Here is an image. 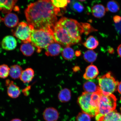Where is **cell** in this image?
Here are the masks:
<instances>
[{"instance_id": "obj_1", "label": "cell", "mask_w": 121, "mask_h": 121, "mask_svg": "<svg viewBox=\"0 0 121 121\" xmlns=\"http://www.w3.org/2000/svg\"><path fill=\"white\" fill-rule=\"evenodd\" d=\"M28 24L34 29H52L56 23L60 9L54 7L51 0H39L30 4L25 10Z\"/></svg>"}, {"instance_id": "obj_2", "label": "cell", "mask_w": 121, "mask_h": 121, "mask_svg": "<svg viewBox=\"0 0 121 121\" xmlns=\"http://www.w3.org/2000/svg\"><path fill=\"white\" fill-rule=\"evenodd\" d=\"M31 39L32 44L37 48L38 53L41 52L42 49L46 48L55 42L52 29H34L32 31Z\"/></svg>"}, {"instance_id": "obj_3", "label": "cell", "mask_w": 121, "mask_h": 121, "mask_svg": "<svg viewBox=\"0 0 121 121\" xmlns=\"http://www.w3.org/2000/svg\"><path fill=\"white\" fill-rule=\"evenodd\" d=\"M117 99L113 94L108 96L102 95L98 105V112L95 116L96 121H103L106 115L115 110Z\"/></svg>"}, {"instance_id": "obj_4", "label": "cell", "mask_w": 121, "mask_h": 121, "mask_svg": "<svg viewBox=\"0 0 121 121\" xmlns=\"http://www.w3.org/2000/svg\"><path fill=\"white\" fill-rule=\"evenodd\" d=\"M57 22L67 30L77 43L81 41V35L84 33L81 23H79L75 20L66 17L61 18Z\"/></svg>"}, {"instance_id": "obj_5", "label": "cell", "mask_w": 121, "mask_h": 121, "mask_svg": "<svg viewBox=\"0 0 121 121\" xmlns=\"http://www.w3.org/2000/svg\"><path fill=\"white\" fill-rule=\"evenodd\" d=\"M98 86L102 95L108 96L112 94L117 90L119 82L116 81L110 72L98 77Z\"/></svg>"}, {"instance_id": "obj_6", "label": "cell", "mask_w": 121, "mask_h": 121, "mask_svg": "<svg viewBox=\"0 0 121 121\" xmlns=\"http://www.w3.org/2000/svg\"><path fill=\"white\" fill-rule=\"evenodd\" d=\"M92 93L83 92L78 97V102L83 112L91 117H94L97 113L98 105L91 99Z\"/></svg>"}, {"instance_id": "obj_7", "label": "cell", "mask_w": 121, "mask_h": 121, "mask_svg": "<svg viewBox=\"0 0 121 121\" xmlns=\"http://www.w3.org/2000/svg\"><path fill=\"white\" fill-rule=\"evenodd\" d=\"M54 40L56 43L66 47L77 43L65 29L57 22L53 29Z\"/></svg>"}, {"instance_id": "obj_8", "label": "cell", "mask_w": 121, "mask_h": 121, "mask_svg": "<svg viewBox=\"0 0 121 121\" xmlns=\"http://www.w3.org/2000/svg\"><path fill=\"white\" fill-rule=\"evenodd\" d=\"M34 29L32 26L22 22L18 25L16 30L13 32V35L24 43H30L32 31Z\"/></svg>"}, {"instance_id": "obj_9", "label": "cell", "mask_w": 121, "mask_h": 121, "mask_svg": "<svg viewBox=\"0 0 121 121\" xmlns=\"http://www.w3.org/2000/svg\"><path fill=\"white\" fill-rule=\"evenodd\" d=\"M5 85L7 87V95L9 97L13 99L19 97L21 94L20 89L13 81L9 79L6 80Z\"/></svg>"}, {"instance_id": "obj_10", "label": "cell", "mask_w": 121, "mask_h": 121, "mask_svg": "<svg viewBox=\"0 0 121 121\" xmlns=\"http://www.w3.org/2000/svg\"><path fill=\"white\" fill-rule=\"evenodd\" d=\"M17 45L16 39L13 36H6L3 39L1 46L3 49L7 51H11L15 49Z\"/></svg>"}, {"instance_id": "obj_11", "label": "cell", "mask_w": 121, "mask_h": 121, "mask_svg": "<svg viewBox=\"0 0 121 121\" xmlns=\"http://www.w3.org/2000/svg\"><path fill=\"white\" fill-rule=\"evenodd\" d=\"M45 49V54L48 56H57L63 50L61 45L55 42L51 44Z\"/></svg>"}, {"instance_id": "obj_12", "label": "cell", "mask_w": 121, "mask_h": 121, "mask_svg": "<svg viewBox=\"0 0 121 121\" xmlns=\"http://www.w3.org/2000/svg\"><path fill=\"white\" fill-rule=\"evenodd\" d=\"M44 119L46 121H56L59 117L57 110L53 107L47 108L43 113Z\"/></svg>"}, {"instance_id": "obj_13", "label": "cell", "mask_w": 121, "mask_h": 121, "mask_svg": "<svg viewBox=\"0 0 121 121\" xmlns=\"http://www.w3.org/2000/svg\"><path fill=\"white\" fill-rule=\"evenodd\" d=\"M4 24L7 26L13 28L17 25L19 22V19L16 14L13 13H9L2 19Z\"/></svg>"}, {"instance_id": "obj_14", "label": "cell", "mask_w": 121, "mask_h": 121, "mask_svg": "<svg viewBox=\"0 0 121 121\" xmlns=\"http://www.w3.org/2000/svg\"><path fill=\"white\" fill-rule=\"evenodd\" d=\"M99 74L97 67L93 65H91L86 68L83 78L86 80H89L95 79Z\"/></svg>"}, {"instance_id": "obj_15", "label": "cell", "mask_w": 121, "mask_h": 121, "mask_svg": "<svg viewBox=\"0 0 121 121\" xmlns=\"http://www.w3.org/2000/svg\"><path fill=\"white\" fill-rule=\"evenodd\" d=\"M34 75V69L31 68H28L23 70L20 79L24 83H29L32 81Z\"/></svg>"}, {"instance_id": "obj_16", "label": "cell", "mask_w": 121, "mask_h": 121, "mask_svg": "<svg viewBox=\"0 0 121 121\" xmlns=\"http://www.w3.org/2000/svg\"><path fill=\"white\" fill-rule=\"evenodd\" d=\"M91 11L92 14L95 17L99 18L105 16L106 10V8L102 4H95L92 7Z\"/></svg>"}, {"instance_id": "obj_17", "label": "cell", "mask_w": 121, "mask_h": 121, "mask_svg": "<svg viewBox=\"0 0 121 121\" xmlns=\"http://www.w3.org/2000/svg\"><path fill=\"white\" fill-rule=\"evenodd\" d=\"M83 88L85 92L90 93L93 94L100 91L98 85L90 81L86 82L84 83Z\"/></svg>"}, {"instance_id": "obj_18", "label": "cell", "mask_w": 121, "mask_h": 121, "mask_svg": "<svg viewBox=\"0 0 121 121\" xmlns=\"http://www.w3.org/2000/svg\"><path fill=\"white\" fill-rule=\"evenodd\" d=\"M22 71V69L20 66L13 65L10 67L9 76L13 79H18L20 78Z\"/></svg>"}, {"instance_id": "obj_19", "label": "cell", "mask_w": 121, "mask_h": 121, "mask_svg": "<svg viewBox=\"0 0 121 121\" xmlns=\"http://www.w3.org/2000/svg\"><path fill=\"white\" fill-rule=\"evenodd\" d=\"M20 50L24 55L30 56L34 53L35 48L32 44L27 43L22 44L21 45Z\"/></svg>"}, {"instance_id": "obj_20", "label": "cell", "mask_w": 121, "mask_h": 121, "mask_svg": "<svg viewBox=\"0 0 121 121\" xmlns=\"http://www.w3.org/2000/svg\"><path fill=\"white\" fill-rule=\"evenodd\" d=\"M99 44L98 41L92 36H91L88 38L86 41L83 43L84 47L91 50L96 49Z\"/></svg>"}, {"instance_id": "obj_21", "label": "cell", "mask_w": 121, "mask_h": 121, "mask_svg": "<svg viewBox=\"0 0 121 121\" xmlns=\"http://www.w3.org/2000/svg\"><path fill=\"white\" fill-rule=\"evenodd\" d=\"M71 94L70 90L67 88L63 89L60 91L58 94V97L60 102L65 103L70 100Z\"/></svg>"}, {"instance_id": "obj_22", "label": "cell", "mask_w": 121, "mask_h": 121, "mask_svg": "<svg viewBox=\"0 0 121 121\" xmlns=\"http://www.w3.org/2000/svg\"><path fill=\"white\" fill-rule=\"evenodd\" d=\"M103 121H121V113L113 110L105 116Z\"/></svg>"}, {"instance_id": "obj_23", "label": "cell", "mask_w": 121, "mask_h": 121, "mask_svg": "<svg viewBox=\"0 0 121 121\" xmlns=\"http://www.w3.org/2000/svg\"><path fill=\"white\" fill-rule=\"evenodd\" d=\"M97 56V54L94 51L88 50L84 52L83 57L87 62L93 63L96 60Z\"/></svg>"}, {"instance_id": "obj_24", "label": "cell", "mask_w": 121, "mask_h": 121, "mask_svg": "<svg viewBox=\"0 0 121 121\" xmlns=\"http://www.w3.org/2000/svg\"><path fill=\"white\" fill-rule=\"evenodd\" d=\"M74 51L70 47H66L62 51V55L63 58L66 60H72L75 56Z\"/></svg>"}, {"instance_id": "obj_25", "label": "cell", "mask_w": 121, "mask_h": 121, "mask_svg": "<svg viewBox=\"0 0 121 121\" xmlns=\"http://www.w3.org/2000/svg\"><path fill=\"white\" fill-rule=\"evenodd\" d=\"M120 7L118 3L114 0L110 1L107 3L106 10L115 13L119 11Z\"/></svg>"}, {"instance_id": "obj_26", "label": "cell", "mask_w": 121, "mask_h": 121, "mask_svg": "<svg viewBox=\"0 0 121 121\" xmlns=\"http://www.w3.org/2000/svg\"><path fill=\"white\" fill-rule=\"evenodd\" d=\"M10 67L7 65L3 64L0 65V78L5 79L9 75Z\"/></svg>"}, {"instance_id": "obj_27", "label": "cell", "mask_w": 121, "mask_h": 121, "mask_svg": "<svg viewBox=\"0 0 121 121\" xmlns=\"http://www.w3.org/2000/svg\"><path fill=\"white\" fill-rule=\"evenodd\" d=\"M51 1L54 7L60 9L61 8L64 9H65L68 4L70 2V1L66 0H52Z\"/></svg>"}, {"instance_id": "obj_28", "label": "cell", "mask_w": 121, "mask_h": 121, "mask_svg": "<svg viewBox=\"0 0 121 121\" xmlns=\"http://www.w3.org/2000/svg\"><path fill=\"white\" fill-rule=\"evenodd\" d=\"M17 0H7L6 3L5 7L2 10L3 13H10L13 9L15 4L17 2Z\"/></svg>"}, {"instance_id": "obj_29", "label": "cell", "mask_w": 121, "mask_h": 121, "mask_svg": "<svg viewBox=\"0 0 121 121\" xmlns=\"http://www.w3.org/2000/svg\"><path fill=\"white\" fill-rule=\"evenodd\" d=\"M71 7L74 11L81 13L83 11L84 8L82 4L80 2L77 1H73L71 4Z\"/></svg>"}, {"instance_id": "obj_30", "label": "cell", "mask_w": 121, "mask_h": 121, "mask_svg": "<svg viewBox=\"0 0 121 121\" xmlns=\"http://www.w3.org/2000/svg\"><path fill=\"white\" fill-rule=\"evenodd\" d=\"M90 115L82 112L78 113L76 117L77 121H91V118Z\"/></svg>"}, {"instance_id": "obj_31", "label": "cell", "mask_w": 121, "mask_h": 121, "mask_svg": "<svg viewBox=\"0 0 121 121\" xmlns=\"http://www.w3.org/2000/svg\"><path fill=\"white\" fill-rule=\"evenodd\" d=\"M81 23L84 30V33L86 35H88L92 31H95H95H96V30L91 26L90 24L87 23Z\"/></svg>"}, {"instance_id": "obj_32", "label": "cell", "mask_w": 121, "mask_h": 121, "mask_svg": "<svg viewBox=\"0 0 121 121\" xmlns=\"http://www.w3.org/2000/svg\"><path fill=\"white\" fill-rule=\"evenodd\" d=\"M113 20L115 24H118L121 21V16L116 15L113 17Z\"/></svg>"}, {"instance_id": "obj_33", "label": "cell", "mask_w": 121, "mask_h": 121, "mask_svg": "<svg viewBox=\"0 0 121 121\" xmlns=\"http://www.w3.org/2000/svg\"><path fill=\"white\" fill-rule=\"evenodd\" d=\"M7 0H0V10L4 9L5 7Z\"/></svg>"}, {"instance_id": "obj_34", "label": "cell", "mask_w": 121, "mask_h": 121, "mask_svg": "<svg viewBox=\"0 0 121 121\" xmlns=\"http://www.w3.org/2000/svg\"><path fill=\"white\" fill-rule=\"evenodd\" d=\"M115 28L116 30L119 34H121V21L118 24H115Z\"/></svg>"}, {"instance_id": "obj_35", "label": "cell", "mask_w": 121, "mask_h": 121, "mask_svg": "<svg viewBox=\"0 0 121 121\" xmlns=\"http://www.w3.org/2000/svg\"><path fill=\"white\" fill-rule=\"evenodd\" d=\"M117 51L118 54L121 57V44L119 45L117 48Z\"/></svg>"}, {"instance_id": "obj_36", "label": "cell", "mask_w": 121, "mask_h": 121, "mask_svg": "<svg viewBox=\"0 0 121 121\" xmlns=\"http://www.w3.org/2000/svg\"><path fill=\"white\" fill-rule=\"evenodd\" d=\"M117 90L119 93L121 94V81L119 82L117 86Z\"/></svg>"}, {"instance_id": "obj_37", "label": "cell", "mask_w": 121, "mask_h": 121, "mask_svg": "<svg viewBox=\"0 0 121 121\" xmlns=\"http://www.w3.org/2000/svg\"><path fill=\"white\" fill-rule=\"evenodd\" d=\"M108 51L110 53L112 54L114 52V50L112 48H110L108 49Z\"/></svg>"}, {"instance_id": "obj_38", "label": "cell", "mask_w": 121, "mask_h": 121, "mask_svg": "<svg viewBox=\"0 0 121 121\" xmlns=\"http://www.w3.org/2000/svg\"><path fill=\"white\" fill-rule=\"evenodd\" d=\"M81 53L79 51H77L75 53V55L77 56H79L81 55Z\"/></svg>"}, {"instance_id": "obj_39", "label": "cell", "mask_w": 121, "mask_h": 121, "mask_svg": "<svg viewBox=\"0 0 121 121\" xmlns=\"http://www.w3.org/2000/svg\"><path fill=\"white\" fill-rule=\"evenodd\" d=\"M10 121H22L21 119H12Z\"/></svg>"}]
</instances>
